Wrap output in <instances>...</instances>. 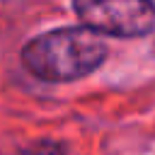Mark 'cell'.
Masks as SVG:
<instances>
[{"label":"cell","instance_id":"obj_1","mask_svg":"<svg viewBox=\"0 0 155 155\" xmlns=\"http://www.w3.org/2000/svg\"><path fill=\"white\" fill-rule=\"evenodd\" d=\"M107 58V44L87 27H63L34 36L22 48L24 68L46 82H70L97 70Z\"/></svg>","mask_w":155,"mask_h":155},{"label":"cell","instance_id":"obj_2","mask_svg":"<svg viewBox=\"0 0 155 155\" xmlns=\"http://www.w3.org/2000/svg\"><path fill=\"white\" fill-rule=\"evenodd\" d=\"M73 10L80 22L109 36H143L155 27L153 0H73Z\"/></svg>","mask_w":155,"mask_h":155},{"label":"cell","instance_id":"obj_3","mask_svg":"<svg viewBox=\"0 0 155 155\" xmlns=\"http://www.w3.org/2000/svg\"><path fill=\"white\" fill-rule=\"evenodd\" d=\"M27 155H61V148H56L53 143H36Z\"/></svg>","mask_w":155,"mask_h":155}]
</instances>
